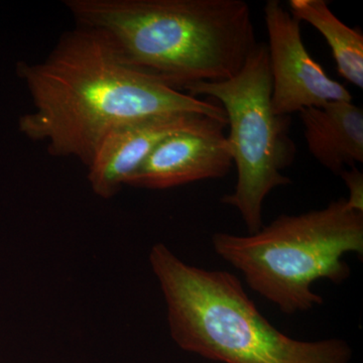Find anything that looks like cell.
<instances>
[{
  "label": "cell",
  "mask_w": 363,
  "mask_h": 363,
  "mask_svg": "<svg viewBox=\"0 0 363 363\" xmlns=\"http://www.w3.org/2000/svg\"><path fill=\"white\" fill-rule=\"evenodd\" d=\"M16 72L33 106L18 121L21 133L86 167L105 136L125 124L184 113L227 121L221 106L136 70L106 33L88 26L64 33L42 61L18 62Z\"/></svg>",
  "instance_id": "cell-1"
},
{
  "label": "cell",
  "mask_w": 363,
  "mask_h": 363,
  "mask_svg": "<svg viewBox=\"0 0 363 363\" xmlns=\"http://www.w3.org/2000/svg\"><path fill=\"white\" fill-rule=\"evenodd\" d=\"M310 154L339 176L363 162V111L352 101H333L298 112Z\"/></svg>",
  "instance_id": "cell-9"
},
{
  "label": "cell",
  "mask_w": 363,
  "mask_h": 363,
  "mask_svg": "<svg viewBox=\"0 0 363 363\" xmlns=\"http://www.w3.org/2000/svg\"><path fill=\"white\" fill-rule=\"evenodd\" d=\"M348 188V196L346 205L350 209L363 212V174L357 167L345 169L339 175Z\"/></svg>",
  "instance_id": "cell-11"
},
{
  "label": "cell",
  "mask_w": 363,
  "mask_h": 363,
  "mask_svg": "<svg viewBox=\"0 0 363 363\" xmlns=\"http://www.w3.org/2000/svg\"><path fill=\"white\" fill-rule=\"evenodd\" d=\"M213 121L220 119L204 114H172L150 117L117 128L102 140L87 167L91 189L99 197L111 199L126 185L162 140Z\"/></svg>",
  "instance_id": "cell-8"
},
{
  "label": "cell",
  "mask_w": 363,
  "mask_h": 363,
  "mask_svg": "<svg viewBox=\"0 0 363 363\" xmlns=\"http://www.w3.org/2000/svg\"><path fill=\"white\" fill-rule=\"evenodd\" d=\"M185 93L214 98L226 114V135L238 171L231 194L221 202L235 208L250 234L262 226L264 200L272 190L292 183L284 171L296 159L291 116H276L271 104L272 77L267 43H259L241 70L221 82L190 86Z\"/></svg>",
  "instance_id": "cell-5"
},
{
  "label": "cell",
  "mask_w": 363,
  "mask_h": 363,
  "mask_svg": "<svg viewBox=\"0 0 363 363\" xmlns=\"http://www.w3.org/2000/svg\"><path fill=\"white\" fill-rule=\"evenodd\" d=\"M150 262L181 350L223 363L350 362L352 350L342 339L309 342L281 333L230 272L190 266L162 243L152 247Z\"/></svg>",
  "instance_id": "cell-3"
},
{
  "label": "cell",
  "mask_w": 363,
  "mask_h": 363,
  "mask_svg": "<svg viewBox=\"0 0 363 363\" xmlns=\"http://www.w3.org/2000/svg\"><path fill=\"white\" fill-rule=\"evenodd\" d=\"M290 13L323 35L330 47L339 75L355 87L363 88V35L339 20L325 0H291Z\"/></svg>",
  "instance_id": "cell-10"
},
{
  "label": "cell",
  "mask_w": 363,
  "mask_h": 363,
  "mask_svg": "<svg viewBox=\"0 0 363 363\" xmlns=\"http://www.w3.org/2000/svg\"><path fill=\"white\" fill-rule=\"evenodd\" d=\"M226 121L179 131L162 140L126 185L162 190L193 182L223 178L233 161L224 128Z\"/></svg>",
  "instance_id": "cell-7"
},
{
  "label": "cell",
  "mask_w": 363,
  "mask_h": 363,
  "mask_svg": "<svg viewBox=\"0 0 363 363\" xmlns=\"http://www.w3.org/2000/svg\"><path fill=\"white\" fill-rule=\"evenodd\" d=\"M136 70L182 92L234 77L259 43L243 0H66Z\"/></svg>",
  "instance_id": "cell-2"
},
{
  "label": "cell",
  "mask_w": 363,
  "mask_h": 363,
  "mask_svg": "<svg viewBox=\"0 0 363 363\" xmlns=\"http://www.w3.org/2000/svg\"><path fill=\"white\" fill-rule=\"evenodd\" d=\"M212 245L252 291L281 312L309 311L323 304L313 284L321 279L342 283L351 272L344 255H363V212L340 198L323 209L281 215L248 235L215 233Z\"/></svg>",
  "instance_id": "cell-4"
},
{
  "label": "cell",
  "mask_w": 363,
  "mask_h": 363,
  "mask_svg": "<svg viewBox=\"0 0 363 363\" xmlns=\"http://www.w3.org/2000/svg\"><path fill=\"white\" fill-rule=\"evenodd\" d=\"M264 13L274 114L291 116L329 102L352 101L350 91L329 77L306 49L301 21L279 0L267 1Z\"/></svg>",
  "instance_id": "cell-6"
}]
</instances>
